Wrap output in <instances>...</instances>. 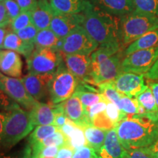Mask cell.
<instances>
[{"mask_svg":"<svg viewBox=\"0 0 158 158\" xmlns=\"http://www.w3.org/2000/svg\"><path fill=\"white\" fill-rule=\"evenodd\" d=\"M74 94L80 99L85 110L99 102L107 101L99 89H95L86 82L80 81Z\"/></svg>","mask_w":158,"mask_h":158,"instance_id":"cell-23","label":"cell"},{"mask_svg":"<svg viewBox=\"0 0 158 158\" xmlns=\"http://www.w3.org/2000/svg\"><path fill=\"white\" fill-rule=\"evenodd\" d=\"M59 147H45L41 150L40 152L38 154L35 158H56V156L58 153V151L59 149Z\"/></svg>","mask_w":158,"mask_h":158,"instance_id":"cell-44","label":"cell"},{"mask_svg":"<svg viewBox=\"0 0 158 158\" xmlns=\"http://www.w3.org/2000/svg\"><path fill=\"white\" fill-rule=\"evenodd\" d=\"M148 86L152 91V93L155 97L156 103H157L158 108V80L152 81L148 83Z\"/></svg>","mask_w":158,"mask_h":158,"instance_id":"cell-50","label":"cell"},{"mask_svg":"<svg viewBox=\"0 0 158 158\" xmlns=\"http://www.w3.org/2000/svg\"><path fill=\"white\" fill-rule=\"evenodd\" d=\"M127 156L125 158H152L143 149V148L130 149L127 150Z\"/></svg>","mask_w":158,"mask_h":158,"instance_id":"cell-45","label":"cell"},{"mask_svg":"<svg viewBox=\"0 0 158 158\" xmlns=\"http://www.w3.org/2000/svg\"><path fill=\"white\" fill-rule=\"evenodd\" d=\"M74 154V150L68 145L63 146L59 148L56 158H72Z\"/></svg>","mask_w":158,"mask_h":158,"instance_id":"cell-47","label":"cell"},{"mask_svg":"<svg viewBox=\"0 0 158 158\" xmlns=\"http://www.w3.org/2000/svg\"><path fill=\"white\" fill-rule=\"evenodd\" d=\"M11 23V19H10L5 7L0 2V27H7Z\"/></svg>","mask_w":158,"mask_h":158,"instance_id":"cell-46","label":"cell"},{"mask_svg":"<svg viewBox=\"0 0 158 158\" xmlns=\"http://www.w3.org/2000/svg\"><path fill=\"white\" fill-rule=\"evenodd\" d=\"M158 29V17L134 10L121 17L120 37L122 47L128 46L149 31Z\"/></svg>","mask_w":158,"mask_h":158,"instance_id":"cell-4","label":"cell"},{"mask_svg":"<svg viewBox=\"0 0 158 158\" xmlns=\"http://www.w3.org/2000/svg\"><path fill=\"white\" fill-rule=\"evenodd\" d=\"M20 106L0 88V112H7Z\"/></svg>","mask_w":158,"mask_h":158,"instance_id":"cell-38","label":"cell"},{"mask_svg":"<svg viewBox=\"0 0 158 158\" xmlns=\"http://www.w3.org/2000/svg\"><path fill=\"white\" fill-rule=\"evenodd\" d=\"M144 76L151 81L158 80V59L152 68L144 75Z\"/></svg>","mask_w":158,"mask_h":158,"instance_id":"cell-48","label":"cell"},{"mask_svg":"<svg viewBox=\"0 0 158 158\" xmlns=\"http://www.w3.org/2000/svg\"><path fill=\"white\" fill-rule=\"evenodd\" d=\"M105 113L115 124H117L118 122L122 121L124 118H127V116L119 110V108L116 104L110 102H108Z\"/></svg>","mask_w":158,"mask_h":158,"instance_id":"cell-36","label":"cell"},{"mask_svg":"<svg viewBox=\"0 0 158 158\" xmlns=\"http://www.w3.org/2000/svg\"><path fill=\"white\" fill-rule=\"evenodd\" d=\"M32 24L31 21V12H21L16 18L11 21L10 27L12 31L16 32L20 29L25 28Z\"/></svg>","mask_w":158,"mask_h":158,"instance_id":"cell-34","label":"cell"},{"mask_svg":"<svg viewBox=\"0 0 158 158\" xmlns=\"http://www.w3.org/2000/svg\"><path fill=\"white\" fill-rule=\"evenodd\" d=\"M99 43L90 36L83 26H79L63 38L61 52L64 54L91 55Z\"/></svg>","mask_w":158,"mask_h":158,"instance_id":"cell-7","label":"cell"},{"mask_svg":"<svg viewBox=\"0 0 158 158\" xmlns=\"http://www.w3.org/2000/svg\"><path fill=\"white\" fill-rule=\"evenodd\" d=\"M64 62L67 68L80 81L91 83V55L64 54Z\"/></svg>","mask_w":158,"mask_h":158,"instance_id":"cell-14","label":"cell"},{"mask_svg":"<svg viewBox=\"0 0 158 158\" xmlns=\"http://www.w3.org/2000/svg\"><path fill=\"white\" fill-rule=\"evenodd\" d=\"M80 80L67 68L62 62L57 69L49 86L51 104H59L73 95Z\"/></svg>","mask_w":158,"mask_h":158,"instance_id":"cell-5","label":"cell"},{"mask_svg":"<svg viewBox=\"0 0 158 158\" xmlns=\"http://www.w3.org/2000/svg\"><path fill=\"white\" fill-rule=\"evenodd\" d=\"M54 14V11L48 0H38L37 7L31 11L32 24L38 31L49 29Z\"/></svg>","mask_w":158,"mask_h":158,"instance_id":"cell-19","label":"cell"},{"mask_svg":"<svg viewBox=\"0 0 158 158\" xmlns=\"http://www.w3.org/2000/svg\"><path fill=\"white\" fill-rule=\"evenodd\" d=\"M98 87L100 92L108 102H113L118 106L123 94L118 92L112 81L103 83V84L98 85Z\"/></svg>","mask_w":158,"mask_h":158,"instance_id":"cell-31","label":"cell"},{"mask_svg":"<svg viewBox=\"0 0 158 158\" xmlns=\"http://www.w3.org/2000/svg\"><path fill=\"white\" fill-rule=\"evenodd\" d=\"M84 20V13L63 14L54 12L49 29L57 37L63 39L79 26H82Z\"/></svg>","mask_w":158,"mask_h":158,"instance_id":"cell-13","label":"cell"},{"mask_svg":"<svg viewBox=\"0 0 158 158\" xmlns=\"http://www.w3.org/2000/svg\"><path fill=\"white\" fill-rule=\"evenodd\" d=\"M117 106L119 110L127 116L145 114L143 108L140 106L135 98H130L124 94Z\"/></svg>","mask_w":158,"mask_h":158,"instance_id":"cell-30","label":"cell"},{"mask_svg":"<svg viewBox=\"0 0 158 158\" xmlns=\"http://www.w3.org/2000/svg\"><path fill=\"white\" fill-rule=\"evenodd\" d=\"M21 12H31L36 8L38 0H15Z\"/></svg>","mask_w":158,"mask_h":158,"instance_id":"cell-43","label":"cell"},{"mask_svg":"<svg viewBox=\"0 0 158 158\" xmlns=\"http://www.w3.org/2000/svg\"><path fill=\"white\" fill-rule=\"evenodd\" d=\"M83 130L88 147L92 148L95 150L96 152H98L103 145L107 131L93 125L86 126Z\"/></svg>","mask_w":158,"mask_h":158,"instance_id":"cell-28","label":"cell"},{"mask_svg":"<svg viewBox=\"0 0 158 158\" xmlns=\"http://www.w3.org/2000/svg\"><path fill=\"white\" fill-rule=\"evenodd\" d=\"M38 30L33 24H31L25 28L20 29L17 31L16 34L20 38L26 43L35 44V40L38 32Z\"/></svg>","mask_w":158,"mask_h":158,"instance_id":"cell-37","label":"cell"},{"mask_svg":"<svg viewBox=\"0 0 158 158\" xmlns=\"http://www.w3.org/2000/svg\"><path fill=\"white\" fill-rule=\"evenodd\" d=\"M107 103H108V101L103 100V101L99 102L98 103L93 105V106H92L91 107L88 108L86 110V114H87V116L89 118L90 122L91 120H92V118H93L94 116L106 110V106H107Z\"/></svg>","mask_w":158,"mask_h":158,"instance_id":"cell-42","label":"cell"},{"mask_svg":"<svg viewBox=\"0 0 158 158\" xmlns=\"http://www.w3.org/2000/svg\"></svg>","mask_w":158,"mask_h":158,"instance_id":"cell-55","label":"cell"},{"mask_svg":"<svg viewBox=\"0 0 158 158\" xmlns=\"http://www.w3.org/2000/svg\"><path fill=\"white\" fill-rule=\"evenodd\" d=\"M58 130H59V128L54 124L37 126L34 130L31 131V134L29 136L28 144L31 147H33V146L42 142L45 138L52 135Z\"/></svg>","mask_w":158,"mask_h":158,"instance_id":"cell-29","label":"cell"},{"mask_svg":"<svg viewBox=\"0 0 158 158\" xmlns=\"http://www.w3.org/2000/svg\"><path fill=\"white\" fill-rule=\"evenodd\" d=\"M0 88L23 109L30 111L39 101L31 97L21 78L7 76L0 72Z\"/></svg>","mask_w":158,"mask_h":158,"instance_id":"cell-9","label":"cell"},{"mask_svg":"<svg viewBox=\"0 0 158 158\" xmlns=\"http://www.w3.org/2000/svg\"><path fill=\"white\" fill-rule=\"evenodd\" d=\"M54 74L55 73L45 74L29 73L21 79L29 94L37 101L43 102L48 98L50 99L49 86Z\"/></svg>","mask_w":158,"mask_h":158,"instance_id":"cell-12","label":"cell"},{"mask_svg":"<svg viewBox=\"0 0 158 158\" xmlns=\"http://www.w3.org/2000/svg\"><path fill=\"white\" fill-rule=\"evenodd\" d=\"M34 127L30 112L21 106L10 110L4 124L1 148L11 149L29 135Z\"/></svg>","mask_w":158,"mask_h":158,"instance_id":"cell-3","label":"cell"},{"mask_svg":"<svg viewBox=\"0 0 158 158\" xmlns=\"http://www.w3.org/2000/svg\"><path fill=\"white\" fill-rule=\"evenodd\" d=\"M83 13L84 20L82 26L99 45L110 43L122 45L120 37L121 18L109 14L91 2Z\"/></svg>","mask_w":158,"mask_h":158,"instance_id":"cell-2","label":"cell"},{"mask_svg":"<svg viewBox=\"0 0 158 158\" xmlns=\"http://www.w3.org/2000/svg\"><path fill=\"white\" fill-rule=\"evenodd\" d=\"M31 149L30 146H25L21 151L16 153H0V158H31Z\"/></svg>","mask_w":158,"mask_h":158,"instance_id":"cell-41","label":"cell"},{"mask_svg":"<svg viewBox=\"0 0 158 158\" xmlns=\"http://www.w3.org/2000/svg\"><path fill=\"white\" fill-rule=\"evenodd\" d=\"M1 2L5 7L11 21L21 13L19 5L15 0H1Z\"/></svg>","mask_w":158,"mask_h":158,"instance_id":"cell-39","label":"cell"},{"mask_svg":"<svg viewBox=\"0 0 158 158\" xmlns=\"http://www.w3.org/2000/svg\"><path fill=\"white\" fill-rule=\"evenodd\" d=\"M135 10L158 17V0H132Z\"/></svg>","mask_w":158,"mask_h":158,"instance_id":"cell-33","label":"cell"},{"mask_svg":"<svg viewBox=\"0 0 158 158\" xmlns=\"http://www.w3.org/2000/svg\"><path fill=\"white\" fill-rule=\"evenodd\" d=\"M63 53L53 48H35L27 59L29 73H55L63 62Z\"/></svg>","mask_w":158,"mask_h":158,"instance_id":"cell-6","label":"cell"},{"mask_svg":"<svg viewBox=\"0 0 158 158\" xmlns=\"http://www.w3.org/2000/svg\"><path fill=\"white\" fill-rule=\"evenodd\" d=\"M140 106L143 108L145 114L158 119V108L151 89L148 87L135 98Z\"/></svg>","mask_w":158,"mask_h":158,"instance_id":"cell-27","label":"cell"},{"mask_svg":"<svg viewBox=\"0 0 158 158\" xmlns=\"http://www.w3.org/2000/svg\"><path fill=\"white\" fill-rule=\"evenodd\" d=\"M0 2H1V0H0Z\"/></svg>","mask_w":158,"mask_h":158,"instance_id":"cell-53","label":"cell"},{"mask_svg":"<svg viewBox=\"0 0 158 158\" xmlns=\"http://www.w3.org/2000/svg\"><path fill=\"white\" fill-rule=\"evenodd\" d=\"M66 138L68 140V146L74 151L84 146H87L84 130L77 125L73 131L68 136H66Z\"/></svg>","mask_w":158,"mask_h":158,"instance_id":"cell-32","label":"cell"},{"mask_svg":"<svg viewBox=\"0 0 158 158\" xmlns=\"http://www.w3.org/2000/svg\"><path fill=\"white\" fill-rule=\"evenodd\" d=\"M98 8L117 17H123L135 10L132 0H88Z\"/></svg>","mask_w":158,"mask_h":158,"instance_id":"cell-18","label":"cell"},{"mask_svg":"<svg viewBox=\"0 0 158 158\" xmlns=\"http://www.w3.org/2000/svg\"><path fill=\"white\" fill-rule=\"evenodd\" d=\"M68 145V140L65 137L64 134L62 133L60 130L53 133L52 135H49L48 137L45 138L40 143L36 144L31 147V158H35L40 152V151L45 147H62L63 146Z\"/></svg>","mask_w":158,"mask_h":158,"instance_id":"cell-26","label":"cell"},{"mask_svg":"<svg viewBox=\"0 0 158 158\" xmlns=\"http://www.w3.org/2000/svg\"><path fill=\"white\" fill-rule=\"evenodd\" d=\"M124 54L120 51L97 64H91V84L97 86L111 82L122 73V62Z\"/></svg>","mask_w":158,"mask_h":158,"instance_id":"cell-8","label":"cell"},{"mask_svg":"<svg viewBox=\"0 0 158 158\" xmlns=\"http://www.w3.org/2000/svg\"><path fill=\"white\" fill-rule=\"evenodd\" d=\"M50 158H51V157H50ZM53 158H55V157H53Z\"/></svg>","mask_w":158,"mask_h":158,"instance_id":"cell-52","label":"cell"},{"mask_svg":"<svg viewBox=\"0 0 158 158\" xmlns=\"http://www.w3.org/2000/svg\"><path fill=\"white\" fill-rule=\"evenodd\" d=\"M72 158H99L95 150L88 146H84L74 151Z\"/></svg>","mask_w":158,"mask_h":158,"instance_id":"cell-40","label":"cell"},{"mask_svg":"<svg viewBox=\"0 0 158 158\" xmlns=\"http://www.w3.org/2000/svg\"><path fill=\"white\" fill-rule=\"evenodd\" d=\"M91 124L94 127L106 131L113 129L116 126V124L108 117L105 111L94 116L91 120Z\"/></svg>","mask_w":158,"mask_h":158,"instance_id":"cell-35","label":"cell"},{"mask_svg":"<svg viewBox=\"0 0 158 158\" xmlns=\"http://www.w3.org/2000/svg\"><path fill=\"white\" fill-rule=\"evenodd\" d=\"M48 1H50V0H48Z\"/></svg>","mask_w":158,"mask_h":158,"instance_id":"cell-54","label":"cell"},{"mask_svg":"<svg viewBox=\"0 0 158 158\" xmlns=\"http://www.w3.org/2000/svg\"><path fill=\"white\" fill-rule=\"evenodd\" d=\"M157 59L158 46L137 51L124 56L122 62V71L145 75Z\"/></svg>","mask_w":158,"mask_h":158,"instance_id":"cell-10","label":"cell"},{"mask_svg":"<svg viewBox=\"0 0 158 158\" xmlns=\"http://www.w3.org/2000/svg\"><path fill=\"white\" fill-rule=\"evenodd\" d=\"M158 46V29L149 31L130 44L123 51L124 56L137 51Z\"/></svg>","mask_w":158,"mask_h":158,"instance_id":"cell-24","label":"cell"},{"mask_svg":"<svg viewBox=\"0 0 158 158\" xmlns=\"http://www.w3.org/2000/svg\"><path fill=\"white\" fill-rule=\"evenodd\" d=\"M50 5L55 13L63 14H79L87 9L88 0H50Z\"/></svg>","mask_w":158,"mask_h":158,"instance_id":"cell-20","label":"cell"},{"mask_svg":"<svg viewBox=\"0 0 158 158\" xmlns=\"http://www.w3.org/2000/svg\"><path fill=\"white\" fill-rule=\"evenodd\" d=\"M143 149L152 158H158V139L149 147L143 148Z\"/></svg>","mask_w":158,"mask_h":158,"instance_id":"cell-49","label":"cell"},{"mask_svg":"<svg viewBox=\"0 0 158 158\" xmlns=\"http://www.w3.org/2000/svg\"><path fill=\"white\" fill-rule=\"evenodd\" d=\"M63 39H60L50 29H43L37 32L35 40V48H53L61 51Z\"/></svg>","mask_w":158,"mask_h":158,"instance_id":"cell-25","label":"cell"},{"mask_svg":"<svg viewBox=\"0 0 158 158\" xmlns=\"http://www.w3.org/2000/svg\"><path fill=\"white\" fill-rule=\"evenodd\" d=\"M7 31L8 30L6 29V27H0V51L3 49L4 40H5Z\"/></svg>","mask_w":158,"mask_h":158,"instance_id":"cell-51","label":"cell"},{"mask_svg":"<svg viewBox=\"0 0 158 158\" xmlns=\"http://www.w3.org/2000/svg\"><path fill=\"white\" fill-rule=\"evenodd\" d=\"M127 152L118 139L114 127L108 130L103 145L97 153L99 158H125Z\"/></svg>","mask_w":158,"mask_h":158,"instance_id":"cell-17","label":"cell"},{"mask_svg":"<svg viewBox=\"0 0 158 158\" xmlns=\"http://www.w3.org/2000/svg\"><path fill=\"white\" fill-rule=\"evenodd\" d=\"M34 126L54 124L55 114L53 104L38 102L30 111Z\"/></svg>","mask_w":158,"mask_h":158,"instance_id":"cell-22","label":"cell"},{"mask_svg":"<svg viewBox=\"0 0 158 158\" xmlns=\"http://www.w3.org/2000/svg\"><path fill=\"white\" fill-rule=\"evenodd\" d=\"M144 75L122 72L113 81L114 86L120 93L130 98H135L148 87L145 84Z\"/></svg>","mask_w":158,"mask_h":158,"instance_id":"cell-11","label":"cell"},{"mask_svg":"<svg viewBox=\"0 0 158 158\" xmlns=\"http://www.w3.org/2000/svg\"><path fill=\"white\" fill-rule=\"evenodd\" d=\"M115 130L126 150L146 148L158 139V119L145 114L128 116L116 124Z\"/></svg>","mask_w":158,"mask_h":158,"instance_id":"cell-1","label":"cell"},{"mask_svg":"<svg viewBox=\"0 0 158 158\" xmlns=\"http://www.w3.org/2000/svg\"><path fill=\"white\" fill-rule=\"evenodd\" d=\"M63 106L68 119L79 127L84 129L86 126L92 125L81 101L76 94L63 102Z\"/></svg>","mask_w":158,"mask_h":158,"instance_id":"cell-15","label":"cell"},{"mask_svg":"<svg viewBox=\"0 0 158 158\" xmlns=\"http://www.w3.org/2000/svg\"><path fill=\"white\" fill-rule=\"evenodd\" d=\"M23 62L17 52L2 49L0 51V72L7 76L20 78L22 75Z\"/></svg>","mask_w":158,"mask_h":158,"instance_id":"cell-16","label":"cell"},{"mask_svg":"<svg viewBox=\"0 0 158 158\" xmlns=\"http://www.w3.org/2000/svg\"><path fill=\"white\" fill-rule=\"evenodd\" d=\"M3 49L15 51L27 59L35 51V45L24 42L15 31H8L4 40Z\"/></svg>","mask_w":158,"mask_h":158,"instance_id":"cell-21","label":"cell"}]
</instances>
